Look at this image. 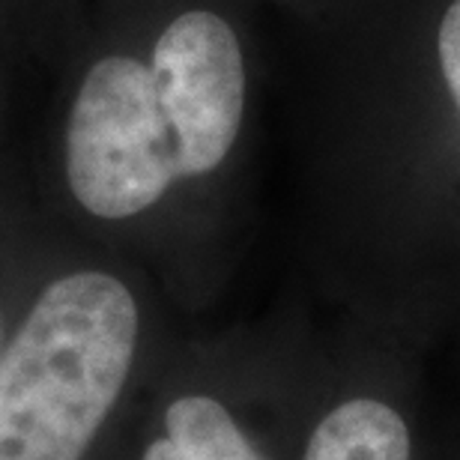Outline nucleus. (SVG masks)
Listing matches in <instances>:
<instances>
[{"instance_id":"1","label":"nucleus","mask_w":460,"mask_h":460,"mask_svg":"<svg viewBox=\"0 0 460 460\" xmlns=\"http://www.w3.org/2000/svg\"><path fill=\"white\" fill-rule=\"evenodd\" d=\"M137 344L123 281L49 284L0 356V460H81L111 412Z\"/></svg>"},{"instance_id":"2","label":"nucleus","mask_w":460,"mask_h":460,"mask_svg":"<svg viewBox=\"0 0 460 460\" xmlns=\"http://www.w3.org/2000/svg\"><path fill=\"white\" fill-rule=\"evenodd\" d=\"M66 177L78 204L99 218L144 213L186 180L150 63L111 54L90 66L69 114Z\"/></svg>"},{"instance_id":"3","label":"nucleus","mask_w":460,"mask_h":460,"mask_svg":"<svg viewBox=\"0 0 460 460\" xmlns=\"http://www.w3.org/2000/svg\"><path fill=\"white\" fill-rule=\"evenodd\" d=\"M162 102L180 141L182 177H204L227 159L245 111V60L222 15L191 9L153 49Z\"/></svg>"},{"instance_id":"4","label":"nucleus","mask_w":460,"mask_h":460,"mask_svg":"<svg viewBox=\"0 0 460 460\" xmlns=\"http://www.w3.org/2000/svg\"><path fill=\"white\" fill-rule=\"evenodd\" d=\"M302 460H410V430L380 401H347L320 421Z\"/></svg>"},{"instance_id":"5","label":"nucleus","mask_w":460,"mask_h":460,"mask_svg":"<svg viewBox=\"0 0 460 460\" xmlns=\"http://www.w3.org/2000/svg\"><path fill=\"white\" fill-rule=\"evenodd\" d=\"M144 460H266L213 398L191 394L164 412V437L150 443Z\"/></svg>"},{"instance_id":"6","label":"nucleus","mask_w":460,"mask_h":460,"mask_svg":"<svg viewBox=\"0 0 460 460\" xmlns=\"http://www.w3.org/2000/svg\"><path fill=\"white\" fill-rule=\"evenodd\" d=\"M437 58L443 81L460 111V0H452L437 31Z\"/></svg>"}]
</instances>
